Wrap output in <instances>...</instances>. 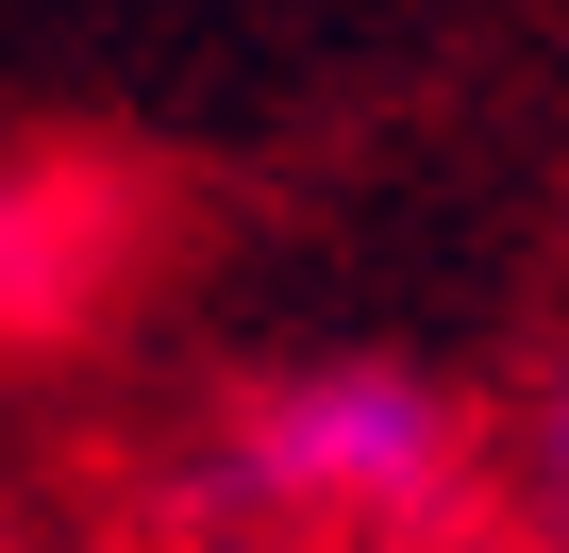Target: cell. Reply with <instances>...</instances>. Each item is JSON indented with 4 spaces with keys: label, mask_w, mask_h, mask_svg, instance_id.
I'll list each match as a JSON object with an SVG mask.
<instances>
[{
    "label": "cell",
    "mask_w": 569,
    "mask_h": 553,
    "mask_svg": "<svg viewBox=\"0 0 569 553\" xmlns=\"http://www.w3.org/2000/svg\"><path fill=\"white\" fill-rule=\"evenodd\" d=\"M218 486L284 536H369V553H452L486 520V419L419 353H336L268 369L218 419Z\"/></svg>",
    "instance_id": "1"
}]
</instances>
